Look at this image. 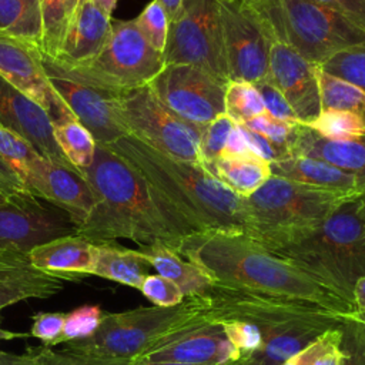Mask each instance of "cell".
<instances>
[{"instance_id": "1", "label": "cell", "mask_w": 365, "mask_h": 365, "mask_svg": "<svg viewBox=\"0 0 365 365\" xmlns=\"http://www.w3.org/2000/svg\"><path fill=\"white\" fill-rule=\"evenodd\" d=\"M175 251L220 284L319 305L338 314L355 307L295 262L245 234L201 232L184 237Z\"/></svg>"}, {"instance_id": "2", "label": "cell", "mask_w": 365, "mask_h": 365, "mask_svg": "<svg viewBox=\"0 0 365 365\" xmlns=\"http://www.w3.org/2000/svg\"><path fill=\"white\" fill-rule=\"evenodd\" d=\"M96 205L77 234L94 244L127 238L177 248L190 235L173 217L140 171L106 144H97L91 165L83 171Z\"/></svg>"}, {"instance_id": "3", "label": "cell", "mask_w": 365, "mask_h": 365, "mask_svg": "<svg viewBox=\"0 0 365 365\" xmlns=\"http://www.w3.org/2000/svg\"><path fill=\"white\" fill-rule=\"evenodd\" d=\"M133 164L188 234H251L244 198L200 163L171 158L127 134L113 144Z\"/></svg>"}, {"instance_id": "4", "label": "cell", "mask_w": 365, "mask_h": 365, "mask_svg": "<svg viewBox=\"0 0 365 365\" xmlns=\"http://www.w3.org/2000/svg\"><path fill=\"white\" fill-rule=\"evenodd\" d=\"M201 297L205 302L204 315L210 319L218 324L245 321L258 328L261 346L241 359L247 365H281L338 327L346 315L220 282H214Z\"/></svg>"}, {"instance_id": "5", "label": "cell", "mask_w": 365, "mask_h": 365, "mask_svg": "<svg viewBox=\"0 0 365 365\" xmlns=\"http://www.w3.org/2000/svg\"><path fill=\"white\" fill-rule=\"evenodd\" d=\"M257 242L295 262L354 305V285L365 275V220L358 195L345 198L315 227Z\"/></svg>"}, {"instance_id": "6", "label": "cell", "mask_w": 365, "mask_h": 365, "mask_svg": "<svg viewBox=\"0 0 365 365\" xmlns=\"http://www.w3.org/2000/svg\"><path fill=\"white\" fill-rule=\"evenodd\" d=\"M274 43L321 66L336 51L365 41V31L314 0H250Z\"/></svg>"}, {"instance_id": "7", "label": "cell", "mask_w": 365, "mask_h": 365, "mask_svg": "<svg viewBox=\"0 0 365 365\" xmlns=\"http://www.w3.org/2000/svg\"><path fill=\"white\" fill-rule=\"evenodd\" d=\"M201 295L185 297L174 307H140L123 312H106L94 335L66 342L68 352L94 356L135 359L165 336L204 314Z\"/></svg>"}, {"instance_id": "8", "label": "cell", "mask_w": 365, "mask_h": 365, "mask_svg": "<svg viewBox=\"0 0 365 365\" xmlns=\"http://www.w3.org/2000/svg\"><path fill=\"white\" fill-rule=\"evenodd\" d=\"M165 66L163 53L150 46L135 20L111 19V34L103 50L78 67H61L44 57V67L77 83L123 96L148 86Z\"/></svg>"}, {"instance_id": "9", "label": "cell", "mask_w": 365, "mask_h": 365, "mask_svg": "<svg viewBox=\"0 0 365 365\" xmlns=\"http://www.w3.org/2000/svg\"><path fill=\"white\" fill-rule=\"evenodd\" d=\"M345 198L348 197L271 175L257 191L244 198L251 225L250 237L262 241L315 227Z\"/></svg>"}, {"instance_id": "10", "label": "cell", "mask_w": 365, "mask_h": 365, "mask_svg": "<svg viewBox=\"0 0 365 365\" xmlns=\"http://www.w3.org/2000/svg\"><path fill=\"white\" fill-rule=\"evenodd\" d=\"M221 0H182L178 14L170 21L165 64L197 66L218 80L230 83L224 56L220 19Z\"/></svg>"}, {"instance_id": "11", "label": "cell", "mask_w": 365, "mask_h": 365, "mask_svg": "<svg viewBox=\"0 0 365 365\" xmlns=\"http://www.w3.org/2000/svg\"><path fill=\"white\" fill-rule=\"evenodd\" d=\"M118 110L130 135L171 158L200 163L202 128L177 117L148 86L123 94Z\"/></svg>"}, {"instance_id": "12", "label": "cell", "mask_w": 365, "mask_h": 365, "mask_svg": "<svg viewBox=\"0 0 365 365\" xmlns=\"http://www.w3.org/2000/svg\"><path fill=\"white\" fill-rule=\"evenodd\" d=\"M77 234L70 215L30 192L0 205V259H29L37 245Z\"/></svg>"}, {"instance_id": "13", "label": "cell", "mask_w": 365, "mask_h": 365, "mask_svg": "<svg viewBox=\"0 0 365 365\" xmlns=\"http://www.w3.org/2000/svg\"><path fill=\"white\" fill-rule=\"evenodd\" d=\"M220 19L230 81L267 77L272 38L250 0H221Z\"/></svg>"}, {"instance_id": "14", "label": "cell", "mask_w": 365, "mask_h": 365, "mask_svg": "<svg viewBox=\"0 0 365 365\" xmlns=\"http://www.w3.org/2000/svg\"><path fill=\"white\" fill-rule=\"evenodd\" d=\"M227 84L197 66L175 63L165 64L148 87L177 117L204 128L224 114Z\"/></svg>"}, {"instance_id": "15", "label": "cell", "mask_w": 365, "mask_h": 365, "mask_svg": "<svg viewBox=\"0 0 365 365\" xmlns=\"http://www.w3.org/2000/svg\"><path fill=\"white\" fill-rule=\"evenodd\" d=\"M135 359L187 365H231L240 361L241 355L228 341L222 325L202 314Z\"/></svg>"}, {"instance_id": "16", "label": "cell", "mask_w": 365, "mask_h": 365, "mask_svg": "<svg viewBox=\"0 0 365 365\" xmlns=\"http://www.w3.org/2000/svg\"><path fill=\"white\" fill-rule=\"evenodd\" d=\"M26 190L67 212L76 228L83 225L96 205L94 191L86 175L67 161L38 157L29 168Z\"/></svg>"}, {"instance_id": "17", "label": "cell", "mask_w": 365, "mask_h": 365, "mask_svg": "<svg viewBox=\"0 0 365 365\" xmlns=\"http://www.w3.org/2000/svg\"><path fill=\"white\" fill-rule=\"evenodd\" d=\"M0 76L36 101L51 121L73 115L48 80L38 46L0 34Z\"/></svg>"}, {"instance_id": "18", "label": "cell", "mask_w": 365, "mask_h": 365, "mask_svg": "<svg viewBox=\"0 0 365 365\" xmlns=\"http://www.w3.org/2000/svg\"><path fill=\"white\" fill-rule=\"evenodd\" d=\"M46 71L53 88L97 144L108 145L128 134L118 110L120 96L77 83L50 68Z\"/></svg>"}, {"instance_id": "19", "label": "cell", "mask_w": 365, "mask_h": 365, "mask_svg": "<svg viewBox=\"0 0 365 365\" xmlns=\"http://www.w3.org/2000/svg\"><path fill=\"white\" fill-rule=\"evenodd\" d=\"M267 77L282 93L299 124H311L321 114L317 66L292 48L272 43Z\"/></svg>"}, {"instance_id": "20", "label": "cell", "mask_w": 365, "mask_h": 365, "mask_svg": "<svg viewBox=\"0 0 365 365\" xmlns=\"http://www.w3.org/2000/svg\"><path fill=\"white\" fill-rule=\"evenodd\" d=\"M0 125L26 138L44 158L67 161L54 140L53 124L48 114L1 76Z\"/></svg>"}, {"instance_id": "21", "label": "cell", "mask_w": 365, "mask_h": 365, "mask_svg": "<svg viewBox=\"0 0 365 365\" xmlns=\"http://www.w3.org/2000/svg\"><path fill=\"white\" fill-rule=\"evenodd\" d=\"M111 19L93 0L80 1L67 21L53 61L61 67H78L91 61L110 38Z\"/></svg>"}, {"instance_id": "22", "label": "cell", "mask_w": 365, "mask_h": 365, "mask_svg": "<svg viewBox=\"0 0 365 365\" xmlns=\"http://www.w3.org/2000/svg\"><path fill=\"white\" fill-rule=\"evenodd\" d=\"M289 155L322 160L351 174L359 192L365 190V134L345 140H331L305 124H295L289 140Z\"/></svg>"}, {"instance_id": "23", "label": "cell", "mask_w": 365, "mask_h": 365, "mask_svg": "<svg viewBox=\"0 0 365 365\" xmlns=\"http://www.w3.org/2000/svg\"><path fill=\"white\" fill-rule=\"evenodd\" d=\"M29 261L47 275L63 281H78L94 275L96 244L78 234L64 235L33 248Z\"/></svg>"}, {"instance_id": "24", "label": "cell", "mask_w": 365, "mask_h": 365, "mask_svg": "<svg viewBox=\"0 0 365 365\" xmlns=\"http://www.w3.org/2000/svg\"><path fill=\"white\" fill-rule=\"evenodd\" d=\"M271 175L341 195H358L356 180L335 165L307 155H289L269 163Z\"/></svg>"}, {"instance_id": "25", "label": "cell", "mask_w": 365, "mask_h": 365, "mask_svg": "<svg viewBox=\"0 0 365 365\" xmlns=\"http://www.w3.org/2000/svg\"><path fill=\"white\" fill-rule=\"evenodd\" d=\"M63 279L36 269L29 259H0V309L33 298H50Z\"/></svg>"}, {"instance_id": "26", "label": "cell", "mask_w": 365, "mask_h": 365, "mask_svg": "<svg viewBox=\"0 0 365 365\" xmlns=\"http://www.w3.org/2000/svg\"><path fill=\"white\" fill-rule=\"evenodd\" d=\"M148 264L163 277L175 282L185 297L202 295L215 281L201 267L180 255L174 248L155 242L138 248Z\"/></svg>"}, {"instance_id": "27", "label": "cell", "mask_w": 365, "mask_h": 365, "mask_svg": "<svg viewBox=\"0 0 365 365\" xmlns=\"http://www.w3.org/2000/svg\"><path fill=\"white\" fill-rule=\"evenodd\" d=\"M238 197H248L269 177V163L251 150L222 154L212 165L205 167Z\"/></svg>"}, {"instance_id": "28", "label": "cell", "mask_w": 365, "mask_h": 365, "mask_svg": "<svg viewBox=\"0 0 365 365\" xmlns=\"http://www.w3.org/2000/svg\"><path fill=\"white\" fill-rule=\"evenodd\" d=\"M151 265L138 250L118 245L115 241L96 244L94 275L140 289Z\"/></svg>"}, {"instance_id": "29", "label": "cell", "mask_w": 365, "mask_h": 365, "mask_svg": "<svg viewBox=\"0 0 365 365\" xmlns=\"http://www.w3.org/2000/svg\"><path fill=\"white\" fill-rule=\"evenodd\" d=\"M0 34L41 48L43 21L38 0H0Z\"/></svg>"}, {"instance_id": "30", "label": "cell", "mask_w": 365, "mask_h": 365, "mask_svg": "<svg viewBox=\"0 0 365 365\" xmlns=\"http://www.w3.org/2000/svg\"><path fill=\"white\" fill-rule=\"evenodd\" d=\"M51 124L54 140L64 158L81 173L87 170L94 160L97 147L90 131L74 115L57 118Z\"/></svg>"}, {"instance_id": "31", "label": "cell", "mask_w": 365, "mask_h": 365, "mask_svg": "<svg viewBox=\"0 0 365 365\" xmlns=\"http://www.w3.org/2000/svg\"><path fill=\"white\" fill-rule=\"evenodd\" d=\"M321 111H344L358 117L365 125V93L341 78L332 77L317 66Z\"/></svg>"}, {"instance_id": "32", "label": "cell", "mask_w": 365, "mask_h": 365, "mask_svg": "<svg viewBox=\"0 0 365 365\" xmlns=\"http://www.w3.org/2000/svg\"><path fill=\"white\" fill-rule=\"evenodd\" d=\"M265 113L259 91L254 83L230 81L225 87L224 114L235 124H245L248 120Z\"/></svg>"}, {"instance_id": "33", "label": "cell", "mask_w": 365, "mask_h": 365, "mask_svg": "<svg viewBox=\"0 0 365 365\" xmlns=\"http://www.w3.org/2000/svg\"><path fill=\"white\" fill-rule=\"evenodd\" d=\"M318 68L365 93V41L336 51Z\"/></svg>"}, {"instance_id": "34", "label": "cell", "mask_w": 365, "mask_h": 365, "mask_svg": "<svg viewBox=\"0 0 365 365\" xmlns=\"http://www.w3.org/2000/svg\"><path fill=\"white\" fill-rule=\"evenodd\" d=\"M43 21L41 51L44 57L54 60L67 26L68 14L66 0H38Z\"/></svg>"}, {"instance_id": "35", "label": "cell", "mask_w": 365, "mask_h": 365, "mask_svg": "<svg viewBox=\"0 0 365 365\" xmlns=\"http://www.w3.org/2000/svg\"><path fill=\"white\" fill-rule=\"evenodd\" d=\"M0 157L23 182L29 168L40 154L26 138L0 125Z\"/></svg>"}, {"instance_id": "36", "label": "cell", "mask_w": 365, "mask_h": 365, "mask_svg": "<svg viewBox=\"0 0 365 365\" xmlns=\"http://www.w3.org/2000/svg\"><path fill=\"white\" fill-rule=\"evenodd\" d=\"M235 127L237 124L222 114L202 128L200 138V164L202 167L212 165L224 154Z\"/></svg>"}, {"instance_id": "37", "label": "cell", "mask_w": 365, "mask_h": 365, "mask_svg": "<svg viewBox=\"0 0 365 365\" xmlns=\"http://www.w3.org/2000/svg\"><path fill=\"white\" fill-rule=\"evenodd\" d=\"M308 127L331 140H345L365 134V125L362 121L344 111H321V114L308 124Z\"/></svg>"}, {"instance_id": "38", "label": "cell", "mask_w": 365, "mask_h": 365, "mask_svg": "<svg viewBox=\"0 0 365 365\" xmlns=\"http://www.w3.org/2000/svg\"><path fill=\"white\" fill-rule=\"evenodd\" d=\"M134 20L150 46L163 53L167 44L170 20L160 1L151 0Z\"/></svg>"}, {"instance_id": "39", "label": "cell", "mask_w": 365, "mask_h": 365, "mask_svg": "<svg viewBox=\"0 0 365 365\" xmlns=\"http://www.w3.org/2000/svg\"><path fill=\"white\" fill-rule=\"evenodd\" d=\"M106 311L98 305H81L66 314L61 344L78 339H86L96 334Z\"/></svg>"}, {"instance_id": "40", "label": "cell", "mask_w": 365, "mask_h": 365, "mask_svg": "<svg viewBox=\"0 0 365 365\" xmlns=\"http://www.w3.org/2000/svg\"><path fill=\"white\" fill-rule=\"evenodd\" d=\"M339 348L344 354L341 365H365V322L346 314L341 322Z\"/></svg>"}, {"instance_id": "41", "label": "cell", "mask_w": 365, "mask_h": 365, "mask_svg": "<svg viewBox=\"0 0 365 365\" xmlns=\"http://www.w3.org/2000/svg\"><path fill=\"white\" fill-rule=\"evenodd\" d=\"M298 123H288L284 120H278L268 113H262L251 120H248L245 124L247 128L258 133L264 138H267L271 144L282 150L289 155V140L294 131V127Z\"/></svg>"}, {"instance_id": "42", "label": "cell", "mask_w": 365, "mask_h": 365, "mask_svg": "<svg viewBox=\"0 0 365 365\" xmlns=\"http://www.w3.org/2000/svg\"><path fill=\"white\" fill-rule=\"evenodd\" d=\"M36 365H133V361L41 348L36 349Z\"/></svg>"}, {"instance_id": "43", "label": "cell", "mask_w": 365, "mask_h": 365, "mask_svg": "<svg viewBox=\"0 0 365 365\" xmlns=\"http://www.w3.org/2000/svg\"><path fill=\"white\" fill-rule=\"evenodd\" d=\"M140 291L155 307H174L184 301V294L180 287L160 274L145 275Z\"/></svg>"}, {"instance_id": "44", "label": "cell", "mask_w": 365, "mask_h": 365, "mask_svg": "<svg viewBox=\"0 0 365 365\" xmlns=\"http://www.w3.org/2000/svg\"><path fill=\"white\" fill-rule=\"evenodd\" d=\"M228 341L240 352L241 359L254 354L261 346V334L258 328L245 321L221 322Z\"/></svg>"}, {"instance_id": "45", "label": "cell", "mask_w": 365, "mask_h": 365, "mask_svg": "<svg viewBox=\"0 0 365 365\" xmlns=\"http://www.w3.org/2000/svg\"><path fill=\"white\" fill-rule=\"evenodd\" d=\"M254 86L261 94L265 113L278 120H284L288 123H299L282 93L274 86V83L268 77L261 78L259 81L254 83Z\"/></svg>"}, {"instance_id": "46", "label": "cell", "mask_w": 365, "mask_h": 365, "mask_svg": "<svg viewBox=\"0 0 365 365\" xmlns=\"http://www.w3.org/2000/svg\"><path fill=\"white\" fill-rule=\"evenodd\" d=\"M64 312H38L33 317L30 335L40 339L46 346L61 344Z\"/></svg>"}, {"instance_id": "47", "label": "cell", "mask_w": 365, "mask_h": 365, "mask_svg": "<svg viewBox=\"0 0 365 365\" xmlns=\"http://www.w3.org/2000/svg\"><path fill=\"white\" fill-rule=\"evenodd\" d=\"M341 324L321 336V346L315 354L311 365H341L344 354L339 348Z\"/></svg>"}, {"instance_id": "48", "label": "cell", "mask_w": 365, "mask_h": 365, "mask_svg": "<svg viewBox=\"0 0 365 365\" xmlns=\"http://www.w3.org/2000/svg\"><path fill=\"white\" fill-rule=\"evenodd\" d=\"M365 31V0H314Z\"/></svg>"}, {"instance_id": "49", "label": "cell", "mask_w": 365, "mask_h": 365, "mask_svg": "<svg viewBox=\"0 0 365 365\" xmlns=\"http://www.w3.org/2000/svg\"><path fill=\"white\" fill-rule=\"evenodd\" d=\"M0 190L7 194L9 197L21 194V192H29L21 182V180L16 175V173L4 163V160L0 157Z\"/></svg>"}, {"instance_id": "50", "label": "cell", "mask_w": 365, "mask_h": 365, "mask_svg": "<svg viewBox=\"0 0 365 365\" xmlns=\"http://www.w3.org/2000/svg\"><path fill=\"white\" fill-rule=\"evenodd\" d=\"M322 335H324V334H322ZM322 335H321V336H322ZM321 336H319L315 342H312L309 346H307V348L302 349L301 352L295 354L294 356H291L289 359H287V361H285L284 364H281V365H311V362H312L315 354L318 352V349H319V346H321Z\"/></svg>"}, {"instance_id": "51", "label": "cell", "mask_w": 365, "mask_h": 365, "mask_svg": "<svg viewBox=\"0 0 365 365\" xmlns=\"http://www.w3.org/2000/svg\"><path fill=\"white\" fill-rule=\"evenodd\" d=\"M0 365H36V349L23 355L0 351Z\"/></svg>"}, {"instance_id": "52", "label": "cell", "mask_w": 365, "mask_h": 365, "mask_svg": "<svg viewBox=\"0 0 365 365\" xmlns=\"http://www.w3.org/2000/svg\"><path fill=\"white\" fill-rule=\"evenodd\" d=\"M352 299H354L355 311L365 312V275L355 282L352 289Z\"/></svg>"}, {"instance_id": "53", "label": "cell", "mask_w": 365, "mask_h": 365, "mask_svg": "<svg viewBox=\"0 0 365 365\" xmlns=\"http://www.w3.org/2000/svg\"><path fill=\"white\" fill-rule=\"evenodd\" d=\"M158 1L163 6V9L165 10V13L168 16V20L173 21L175 19V16L178 14V11H180L182 0H158Z\"/></svg>"}, {"instance_id": "54", "label": "cell", "mask_w": 365, "mask_h": 365, "mask_svg": "<svg viewBox=\"0 0 365 365\" xmlns=\"http://www.w3.org/2000/svg\"><path fill=\"white\" fill-rule=\"evenodd\" d=\"M93 1L96 3V6H97L101 11H104L107 16L111 17L118 0H93Z\"/></svg>"}, {"instance_id": "55", "label": "cell", "mask_w": 365, "mask_h": 365, "mask_svg": "<svg viewBox=\"0 0 365 365\" xmlns=\"http://www.w3.org/2000/svg\"><path fill=\"white\" fill-rule=\"evenodd\" d=\"M27 334L23 332H14V331H9L6 328L1 327L0 322V341H10V339H19V338H27Z\"/></svg>"}, {"instance_id": "56", "label": "cell", "mask_w": 365, "mask_h": 365, "mask_svg": "<svg viewBox=\"0 0 365 365\" xmlns=\"http://www.w3.org/2000/svg\"><path fill=\"white\" fill-rule=\"evenodd\" d=\"M133 365H187V364H177V362H144L134 359Z\"/></svg>"}, {"instance_id": "57", "label": "cell", "mask_w": 365, "mask_h": 365, "mask_svg": "<svg viewBox=\"0 0 365 365\" xmlns=\"http://www.w3.org/2000/svg\"><path fill=\"white\" fill-rule=\"evenodd\" d=\"M80 0H66V4H67V14H68V19L70 16L74 13V10L77 9ZM68 21V20H67Z\"/></svg>"}, {"instance_id": "58", "label": "cell", "mask_w": 365, "mask_h": 365, "mask_svg": "<svg viewBox=\"0 0 365 365\" xmlns=\"http://www.w3.org/2000/svg\"><path fill=\"white\" fill-rule=\"evenodd\" d=\"M358 200H359V205H361V212H362V217L365 220V190L362 192L358 194Z\"/></svg>"}, {"instance_id": "59", "label": "cell", "mask_w": 365, "mask_h": 365, "mask_svg": "<svg viewBox=\"0 0 365 365\" xmlns=\"http://www.w3.org/2000/svg\"><path fill=\"white\" fill-rule=\"evenodd\" d=\"M354 318H356V319H359V321H362V322H365V312H361V311H352V312H349Z\"/></svg>"}, {"instance_id": "60", "label": "cell", "mask_w": 365, "mask_h": 365, "mask_svg": "<svg viewBox=\"0 0 365 365\" xmlns=\"http://www.w3.org/2000/svg\"><path fill=\"white\" fill-rule=\"evenodd\" d=\"M10 197L7 195V194H4L1 190H0V205H3V204H6L7 202V200H9Z\"/></svg>"}, {"instance_id": "61", "label": "cell", "mask_w": 365, "mask_h": 365, "mask_svg": "<svg viewBox=\"0 0 365 365\" xmlns=\"http://www.w3.org/2000/svg\"><path fill=\"white\" fill-rule=\"evenodd\" d=\"M231 365H247V364H245V362H242V361L240 359V361H237V362H234V364H231Z\"/></svg>"}, {"instance_id": "62", "label": "cell", "mask_w": 365, "mask_h": 365, "mask_svg": "<svg viewBox=\"0 0 365 365\" xmlns=\"http://www.w3.org/2000/svg\"><path fill=\"white\" fill-rule=\"evenodd\" d=\"M80 1H83V0H80Z\"/></svg>"}]
</instances>
